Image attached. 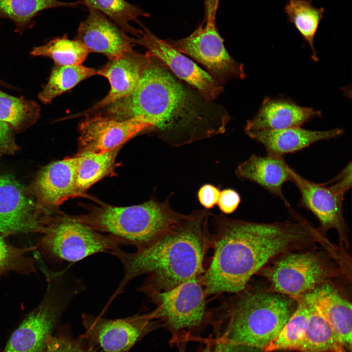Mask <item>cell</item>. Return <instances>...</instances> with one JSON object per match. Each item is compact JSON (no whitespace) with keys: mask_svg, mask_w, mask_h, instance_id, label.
<instances>
[{"mask_svg":"<svg viewBox=\"0 0 352 352\" xmlns=\"http://www.w3.org/2000/svg\"><path fill=\"white\" fill-rule=\"evenodd\" d=\"M288 210V219L271 223L212 215L213 255L201 276L207 296L238 292L279 257L325 245V234L292 207Z\"/></svg>","mask_w":352,"mask_h":352,"instance_id":"6da1fadb","label":"cell"},{"mask_svg":"<svg viewBox=\"0 0 352 352\" xmlns=\"http://www.w3.org/2000/svg\"><path fill=\"white\" fill-rule=\"evenodd\" d=\"M142 76L129 96L101 110L117 119L138 118L172 147L224 133L230 116L221 106L206 101L148 52Z\"/></svg>","mask_w":352,"mask_h":352,"instance_id":"7a4b0ae2","label":"cell"},{"mask_svg":"<svg viewBox=\"0 0 352 352\" xmlns=\"http://www.w3.org/2000/svg\"><path fill=\"white\" fill-rule=\"evenodd\" d=\"M212 213L202 209L193 211L155 240L134 252L120 247L110 253L121 263L124 275L111 296L123 293L127 285L147 275L138 288L147 295L171 290L190 278L201 275L204 261L212 246L209 221Z\"/></svg>","mask_w":352,"mask_h":352,"instance_id":"3957f363","label":"cell"},{"mask_svg":"<svg viewBox=\"0 0 352 352\" xmlns=\"http://www.w3.org/2000/svg\"><path fill=\"white\" fill-rule=\"evenodd\" d=\"M297 307L286 295L252 287L231 294L210 311L224 352L262 349L279 333Z\"/></svg>","mask_w":352,"mask_h":352,"instance_id":"277c9868","label":"cell"},{"mask_svg":"<svg viewBox=\"0 0 352 352\" xmlns=\"http://www.w3.org/2000/svg\"><path fill=\"white\" fill-rule=\"evenodd\" d=\"M185 216L172 207L169 197L162 201L152 198L129 206L102 204L91 208L86 214L73 216L93 229L138 249L160 237Z\"/></svg>","mask_w":352,"mask_h":352,"instance_id":"5b68a950","label":"cell"},{"mask_svg":"<svg viewBox=\"0 0 352 352\" xmlns=\"http://www.w3.org/2000/svg\"><path fill=\"white\" fill-rule=\"evenodd\" d=\"M40 268L46 282L44 294L10 335L2 352H46L49 337L59 326L72 301L86 287L73 273L71 264L59 271Z\"/></svg>","mask_w":352,"mask_h":352,"instance_id":"8992f818","label":"cell"},{"mask_svg":"<svg viewBox=\"0 0 352 352\" xmlns=\"http://www.w3.org/2000/svg\"><path fill=\"white\" fill-rule=\"evenodd\" d=\"M348 260L325 249L292 251L269 262L257 274L268 282L267 290L295 300L347 274L344 264Z\"/></svg>","mask_w":352,"mask_h":352,"instance_id":"52a82bcc","label":"cell"},{"mask_svg":"<svg viewBox=\"0 0 352 352\" xmlns=\"http://www.w3.org/2000/svg\"><path fill=\"white\" fill-rule=\"evenodd\" d=\"M39 233L42 235L35 245L36 250L53 262L75 263L124 245L117 238L63 214L52 216Z\"/></svg>","mask_w":352,"mask_h":352,"instance_id":"ba28073f","label":"cell"},{"mask_svg":"<svg viewBox=\"0 0 352 352\" xmlns=\"http://www.w3.org/2000/svg\"><path fill=\"white\" fill-rule=\"evenodd\" d=\"M298 189L300 198L298 205L310 211L317 219L318 229L323 233L334 229L339 237L340 245L349 247L348 227L343 215V202L352 187V168L350 161L332 179L318 183L309 180L289 169V180Z\"/></svg>","mask_w":352,"mask_h":352,"instance_id":"9c48e42d","label":"cell"},{"mask_svg":"<svg viewBox=\"0 0 352 352\" xmlns=\"http://www.w3.org/2000/svg\"><path fill=\"white\" fill-rule=\"evenodd\" d=\"M201 275L171 290L148 295L156 307L152 311L154 318L173 332L198 329L209 320L210 312Z\"/></svg>","mask_w":352,"mask_h":352,"instance_id":"30bf717a","label":"cell"},{"mask_svg":"<svg viewBox=\"0 0 352 352\" xmlns=\"http://www.w3.org/2000/svg\"><path fill=\"white\" fill-rule=\"evenodd\" d=\"M165 41L180 53L201 64L221 86L232 79H243L246 76L243 64L232 57L225 49L215 22H206L185 38Z\"/></svg>","mask_w":352,"mask_h":352,"instance_id":"8fae6325","label":"cell"},{"mask_svg":"<svg viewBox=\"0 0 352 352\" xmlns=\"http://www.w3.org/2000/svg\"><path fill=\"white\" fill-rule=\"evenodd\" d=\"M82 335L102 352H129L131 348L161 324L152 311L118 319L83 313Z\"/></svg>","mask_w":352,"mask_h":352,"instance_id":"7c38bea8","label":"cell"},{"mask_svg":"<svg viewBox=\"0 0 352 352\" xmlns=\"http://www.w3.org/2000/svg\"><path fill=\"white\" fill-rule=\"evenodd\" d=\"M42 208L16 180L0 176V235L39 233L51 216Z\"/></svg>","mask_w":352,"mask_h":352,"instance_id":"4fadbf2b","label":"cell"},{"mask_svg":"<svg viewBox=\"0 0 352 352\" xmlns=\"http://www.w3.org/2000/svg\"><path fill=\"white\" fill-rule=\"evenodd\" d=\"M137 23L142 32L139 38L132 39L134 44L145 47L147 52L161 61L177 78L197 89L206 101L213 102L219 97L223 90V86L165 40L157 37L140 22Z\"/></svg>","mask_w":352,"mask_h":352,"instance_id":"5bb4252c","label":"cell"},{"mask_svg":"<svg viewBox=\"0 0 352 352\" xmlns=\"http://www.w3.org/2000/svg\"><path fill=\"white\" fill-rule=\"evenodd\" d=\"M79 125L80 151L104 152L121 147L137 134L149 132L138 118L117 119L100 112L85 115Z\"/></svg>","mask_w":352,"mask_h":352,"instance_id":"9a60e30c","label":"cell"},{"mask_svg":"<svg viewBox=\"0 0 352 352\" xmlns=\"http://www.w3.org/2000/svg\"><path fill=\"white\" fill-rule=\"evenodd\" d=\"M85 20L79 24L75 39L89 52L102 53L109 60L117 59L132 49V38L100 12L88 9Z\"/></svg>","mask_w":352,"mask_h":352,"instance_id":"2e32d148","label":"cell"},{"mask_svg":"<svg viewBox=\"0 0 352 352\" xmlns=\"http://www.w3.org/2000/svg\"><path fill=\"white\" fill-rule=\"evenodd\" d=\"M147 58L146 53L132 50L117 59L109 60L97 69V75L105 77L110 88L104 98L83 112V114L96 112L131 95L139 85Z\"/></svg>","mask_w":352,"mask_h":352,"instance_id":"e0dca14e","label":"cell"},{"mask_svg":"<svg viewBox=\"0 0 352 352\" xmlns=\"http://www.w3.org/2000/svg\"><path fill=\"white\" fill-rule=\"evenodd\" d=\"M76 163L75 156L66 157L51 163L40 172L32 190L41 207L58 206L80 196L76 185Z\"/></svg>","mask_w":352,"mask_h":352,"instance_id":"ac0fdd59","label":"cell"},{"mask_svg":"<svg viewBox=\"0 0 352 352\" xmlns=\"http://www.w3.org/2000/svg\"><path fill=\"white\" fill-rule=\"evenodd\" d=\"M320 117V111L301 107L290 99L266 97L257 114L246 121L244 130L246 133L301 127L312 119Z\"/></svg>","mask_w":352,"mask_h":352,"instance_id":"d6986e66","label":"cell"},{"mask_svg":"<svg viewBox=\"0 0 352 352\" xmlns=\"http://www.w3.org/2000/svg\"><path fill=\"white\" fill-rule=\"evenodd\" d=\"M264 148L266 154L276 156L294 153L323 140L335 138L344 133L342 129L315 131L292 127L284 129L254 131L245 133Z\"/></svg>","mask_w":352,"mask_h":352,"instance_id":"ffe728a7","label":"cell"},{"mask_svg":"<svg viewBox=\"0 0 352 352\" xmlns=\"http://www.w3.org/2000/svg\"><path fill=\"white\" fill-rule=\"evenodd\" d=\"M290 168L284 156L253 154L237 166L235 174L240 179L254 182L278 197L288 208L291 206L283 194V186L289 180Z\"/></svg>","mask_w":352,"mask_h":352,"instance_id":"44dd1931","label":"cell"},{"mask_svg":"<svg viewBox=\"0 0 352 352\" xmlns=\"http://www.w3.org/2000/svg\"><path fill=\"white\" fill-rule=\"evenodd\" d=\"M348 352H352V304L333 284L321 285L308 292Z\"/></svg>","mask_w":352,"mask_h":352,"instance_id":"7402d4cb","label":"cell"},{"mask_svg":"<svg viewBox=\"0 0 352 352\" xmlns=\"http://www.w3.org/2000/svg\"><path fill=\"white\" fill-rule=\"evenodd\" d=\"M303 296L308 305L309 317L304 337L296 351L348 352L308 293H305Z\"/></svg>","mask_w":352,"mask_h":352,"instance_id":"603a6c76","label":"cell"},{"mask_svg":"<svg viewBox=\"0 0 352 352\" xmlns=\"http://www.w3.org/2000/svg\"><path fill=\"white\" fill-rule=\"evenodd\" d=\"M120 148L100 153L80 151L75 155L76 185L80 196L97 182L113 174Z\"/></svg>","mask_w":352,"mask_h":352,"instance_id":"cb8c5ba5","label":"cell"},{"mask_svg":"<svg viewBox=\"0 0 352 352\" xmlns=\"http://www.w3.org/2000/svg\"><path fill=\"white\" fill-rule=\"evenodd\" d=\"M79 2H65L58 0H0V19L11 21L15 25V32L22 35L32 28L36 16L42 11L57 7H77Z\"/></svg>","mask_w":352,"mask_h":352,"instance_id":"d4e9b609","label":"cell"},{"mask_svg":"<svg viewBox=\"0 0 352 352\" xmlns=\"http://www.w3.org/2000/svg\"><path fill=\"white\" fill-rule=\"evenodd\" d=\"M88 9H95L104 14L126 33L139 38L142 29L133 27L131 23L139 22L140 17H148L149 14L137 5L126 0H78Z\"/></svg>","mask_w":352,"mask_h":352,"instance_id":"484cf974","label":"cell"},{"mask_svg":"<svg viewBox=\"0 0 352 352\" xmlns=\"http://www.w3.org/2000/svg\"><path fill=\"white\" fill-rule=\"evenodd\" d=\"M297 307L277 336L262 350V352L281 350L296 351L304 337L308 321L309 310L302 295L295 299Z\"/></svg>","mask_w":352,"mask_h":352,"instance_id":"4316f807","label":"cell"},{"mask_svg":"<svg viewBox=\"0 0 352 352\" xmlns=\"http://www.w3.org/2000/svg\"><path fill=\"white\" fill-rule=\"evenodd\" d=\"M97 69L81 65L56 66L53 68L47 83L38 94L40 100L45 104L68 91L84 80L97 75Z\"/></svg>","mask_w":352,"mask_h":352,"instance_id":"83f0119b","label":"cell"},{"mask_svg":"<svg viewBox=\"0 0 352 352\" xmlns=\"http://www.w3.org/2000/svg\"><path fill=\"white\" fill-rule=\"evenodd\" d=\"M285 10L290 22L309 45L312 52V59L317 61L319 58L314 48V39L324 9L314 7L311 0H289Z\"/></svg>","mask_w":352,"mask_h":352,"instance_id":"f1b7e54d","label":"cell"},{"mask_svg":"<svg viewBox=\"0 0 352 352\" xmlns=\"http://www.w3.org/2000/svg\"><path fill=\"white\" fill-rule=\"evenodd\" d=\"M89 53L80 42L70 40L65 34L34 47L30 54L34 56L49 58L56 66H68L82 64Z\"/></svg>","mask_w":352,"mask_h":352,"instance_id":"f546056e","label":"cell"},{"mask_svg":"<svg viewBox=\"0 0 352 352\" xmlns=\"http://www.w3.org/2000/svg\"><path fill=\"white\" fill-rule=\"evenodd\" d=\"M40 114V107L35 101L0 90V121L12 129L20 130L28 127L39 119Z\"/></svg>","mask_w":352,"mask_h":352,"instance_id":"4dcf8cb0","label":"cell"},{"mask_svg":"<svg viewBox=\"0 0 352 352\" xmlns=\"http://www.w3.org/2000/svg\"><path fill=\"white\" fill-rule=\"evenodd\" d=\"M36 250L35 246L20 248L8 243L0 235V279L11 272L28 275L36 272V259L27 254Z\"/></svg>","mask_w":352,"mask_h":352,"instance_id":"1f68e13d","label":"cell"},{"mask_svg":"<svg viewBox=\"0 0 352 352\" xmlns=\"http://www.w3.org/2000/svg\"><path fill=\"white\" fill-rule=\"evenodd\" d=\"M46 352H102L82 334L73 336L70 325H59L48 340Z\"/></svg>","mask_w":352,"mask_h":352,"instance_id":"d6a6232c","label":"cell"},{"mask_svg":"<svg viewBox=\"0 0 352 352\" xmlns=\"http://www.w3.org/2000/svg\"><path fill=\"white\" fill-rule=\"evenodd\" d=\"M241 201L238 192L231 188H226L220 191L217 204L222 214H230L236 210Z\"/></svg>","mask_w":352,"mask_h":352,"instance_id":"836d02e7","label":"cell"},{"mask_svg":"<svg viewBox=\"0 0 352 352\" xmlns=\"http://www.w3.org/2000/svg\"><path fill=\"white\" fill-rule=\"evenodd\" d=\"M220 192V188L214 185L204 184L198 191V201L204 209L209 210L217 204Z\"/></svg>","mask_w":352,"mask_h":352,"instance_id":"e575fe53","label":"cell"},{"mask_svg":"<svg viewBox=\"0 0 352 352\" xmlns=\"http://www.w3.org/2000/svg\"><path fill=\"white\" fill-rule=\"evenodd\" d=\"M16 149L12 127L6 122L0 121V154L13 153Z\"/></svg>","mask_w":352,"mask_h":352,"instance_id":"d590c367","label":"cell"},{"mask_svg":"<svg viewBox=\"0 0 352 352\" xmlns=\"http://www.w3.org/2000/svg\"><path fill=\"white\" fill-rule=\"evenodd\" d=\"M220 0H204L207 22H215Z\"/></svg>","mask_w":352,"mask_h":352,"instance_id":"8d00e7d4","label":"cell"},{"mask_svg":"<svg viewBox=\"0 0 352 352\" xmlns=\"http://www.w3.org/2000/svg\"><path fill=\"white\" fill-rule=\"evenodd\" d=\"M202 352H224L223 346L222 343L217 339L214 345H207Z\"/></svg>","mask_w":352,"mask_h":352,"instance_id":"74e56055","label":"cell"},{"mask_svg":"<svg viewBox=\"0 0 352 352\" xmlns=\"http://www.w3.org/2000/svg\"><path fill=\"white\" fill-rule=\"evenodd\" d=\"M179 352H186L185 344L182 343L179 348Z\"/></svg>","mask_w":352,"mask_h":352,"instance_id":"f35d334b","label":"cell"},{"mask_svg":"<svg viewBox=\"0 0 352 352\" xmlns=\"http://www.w3.org/2000/svg\"><path fill=\"white\" fill-rule=\"evenodd\" d=\"M1 84L2 85H4V83H3L2 82H1V81H0V85H1Z\"/></svg>","mask_w":352,"mask_h":352,"instance_id":"ab89813d","label":"cell"}]
</instances>
